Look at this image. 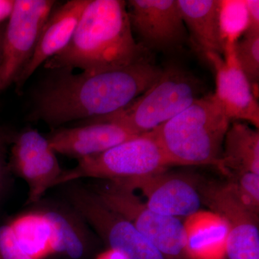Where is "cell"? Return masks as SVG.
Listing matches in <instances>:
<instances>
[{"label": "cell", "instance_id": "9", "mask_svg": "<svg viewBox=\"0 0 259 259\" xmlns=\"http://www.w3.org/2000/svg\"><path fill=\"white\" fill-rule=\"evenodd\" d=\"M197 187L202 203L226 223L228 259H259L258 214L243 203L233 183L210 182Z\"/></svg>", "mask_w": 259, "mask_h": 259}, {"label": "cell", "instance_id": "5", "mask_svg": "<svg viewBox=\"0 0 259 259\" xmlns=\"http://www.w3.org/2000/svg\"><path fill=\"white\" fill-rule=\"evenodd\" d=\"M204 95V83L200 79L181 66L170 65L162 69L151 88L126 108L79 124L114 122L133 134H146L171 120Z\"/></svg>", "mask_w": 259, "mask_h": 259}, {"label": "cell", "instance_id": "6", "mask_svg": "<svg viewBox=\"0 0 259 259\" xmlns=\"http://www.w3.org/2000/svg\"><path fill=\"white\" fill-rule=\"evenodd\" d=\"M168 166L152 133L148 132L79 160L77 166L63 171L54 187L83 178L102 179L123 186L164 171Z\"/></svg>", "mask_w": 259, "mask_h": 259}, {"label": "cell", "instance_id": "16", "mask_svg": "<svg viewBox=\"0 0 259 259\" xmlns=\"http://www.w3.org/2000/svg\"><path fill=\"white\" fill-rule=\"evenodd\" d=\"M89 0H71L53 10L42 27L33 54L15 81L20 93L37 68L69 44Z\"/></svg>", "mask_w": 259, "mask_h": 259}, {"label": "cell", "instance_id": "20", "mask_svg": "<svg viewBox=\"0 0 259 259\" xmlns=\"http://www.w3.org/2000/svg\"><path fill=\"white\" fill-rule=\"evenodd\" d=\"M237 193L243 203L255 213H259V175L243 172L230 176Z\"/></svg>", "mask_w": 259, "mask_h": 259}, {"label": "cell", "instance_id": "23", "mask_svg": "<svg viewBox=\"0 0 259 259\" xmlns=\"http://www.w3.org/2000/svg\"><path fill=\"white\" fill-rule=\"evenodd\" d=\"M14 3L15 1L9 0H0V24L4 23L5 20L9 19L13 12Z\"/></svg>", "mask_w": 259, "mask_h": 259}, {"label": "cell", "instance_id": "15", "mask_svg": "<svg viewBox=\"0 0 259 259\" xmlns=\"http://www.w3.org/2000/svg\"><path fill=\"white\" fill-rule=\"evenodd\" d=\"M138 136L119 124L103 122L55 129L47 139L54 152L79 161Z\"/></svg>", "mask_w": 259, "mask_h": 259}, {"label": "cell", "instance_id": "24", "mask_svg": "<svg viewBox=\"0 0 259 259\" xmlns=\"http://www.w3.org/2000/svg\"><path fill=\"white\" fill-rule=\"evenodd\" d=\"M95 259H125L122 255L120 254L118 252L115 251V250L111 249V248H108L105 251L102 252L100 253Z\"/></svg>", "mask_w": 259, "mask_h": 259}, {"label": "cell", "instance_id": "8", "mask_svg": "<svg viewBox=\"0 0 259 259\" xmlns=\"http://www.w3.org/2000/svg\"><path fill=\"white\" fill-rule=\"evenodd\" d=\"M68 184L65 187L68 203L109 248L125 259H165L131 221L105 205L93 190Z\"/></svg>", "mask_w": 259, "mask_h": 259}, {"label": "cell", "instance_id": "7", "mask_svg": "<svg viewBox=\"0 0 259 259\" xmlns=\"http://www.w3.org/2000/svg\"><path fill=\"white\" fill-rule=\"evenodd\" d=\"M93 191L105 205L131 221L165 259H194L187 228L179 218L153 212L134 191L112 182Z\"/></svg>", "mask_w": 259, "mask_h": 259}, {"label": "cell", "instance_id": "10", "mask_svg": "<svg viewBox=\"0 0 259 259\" xmlns=\"http://www.w3.org/2000/svg\"><path fill=\"white\" fill-rule=\"evenodd\" d=\"M55 4L53 0H15L3 38L0 93L15 82L28 64Z\"/></svg>", "mask_w": 259, "mask_h": 259}, {"label": "cell", "instance_id": "25", "mask_svg": "<svg viewBox=\"0 0 259 259\" xmlns=\"http://www.w3.org/2000/svg\"><path fill=\"white\" fill-rule=\"evenodd\" d=\"M5 28H6V23L0 24V64H1L2 55H3V38H4Z\"/></svg>", "mask_w": 259, "mask_h": 259}, {"label": "cell", "instance_id": "14", "mask_svg": "<svg viewBox=\"0 0 259 259\" xmlns=\"http://www.w3.org/2000/svg\"><path fill=\"white\" fill-rule=\"evenodd\" d=\"M120 186L132 191L139 189L147 199L145 203L148 208L170 217L191 218L198 213L202 204L197 184L182 175L162 171Z\"/></svg>", "mask_w": 259, "mask_h": 259}, {"label": "cell", "instance_id": "19", "mask_svg": "<svg viewBox=\"0 0 259 259\" xmlns=\"http://www.w3.org/2000/svg\"><path fill=\"white\" fill-rule=\"evenodd\" d=\"M233 46L238 65L255 95L259 83V34L243 35Z\"/></svg>", "mask_w": 259, "mask_h": 259}, {"label": "cell", "instance_id": "12", "mask_svg": "<svg viewBox=\"0 0 259 259\" xmlns=\"http://www.w3.org/2000/svg\"><path fill=\"white\" fill-rule=\"evenodd\" d=\"M126 5L133 33L145 47L164 52L178 49L187 40L177 0H130Z\"/></svg>", "mask_w": 259, "mask_h": 259}, {"label": "cell", "instance_id": "2", "mask_svg": "<svg viewBox=\"0 0 259 259\" xmlns=\"http://www.w3.org/2000/svg\"><path fill=\"white\" fill-rule=\"evenodd\" d=\"M122 0H89L66 47L44 64L46 69L98 72L125 67L144 58Z\"/></svg>", "mask_w": 259, "mask_h": 259}, {"label": "cell", "instance_id": "21", "mask_svg": "<svg viewBox=\"0 0 259 259\" xmlns=\"http://www.w3.org/2000/svg\"><path fill=\"white\" fill-rule=\"evenodd\" d=\"M13 135L7 131L0 130V202L4 198L9 188L11 171L8 159V150L12 144Z\"/></svg>", "mask_w": 259, "mask_h": 259}, {"label": "cell", "instance_id": "3", "mask_svg": "<svg viewBox=\"0 0 259 259\" xmlns=\"http://www.w3.org/2000/svg\"><path fill=\"white\" fill-rule=\"evenodd\" d=\"M0 223V259H87L93 250L87 223L71 206L32 204Z\"/></svg>", "mask_w": 259, "mask_h": 259}, {"label": "cell", "instance_id": "17", "mask_svg": "<svg viewBox=\"0 0 259 259\" xmlns=\"http://www.w3.org/2000/svg\"><path fill=\"white\" fill-rule=\"evenodd\" d=\"M177 3L186 28L199 49L204 54L224 56L226 40L221 22L223 1L177 0Z\"/></svg>", "mask_w": 259, "mask_h": 259}, {"label": "cell", "instance_id": "4", "mask_svg": "<svg viewBox=\"0 0 259 259\" xmlns=\"http://www.w3.org/2000/svg\"><path fill=\"white\" fill-rule=\"evenodd\" d=\"M230 121L210 93L151 132L170 166H214L221 170Z\"/></svg>", "mask_w": 259, "mask_h": 259}, {"label": "cell", "instance_id": "1", "mask_svg": "<svg viewBox=\"0 0 259 259\" xmlns=\"http://www.w3.org/2000/svg\"><path fill=\"white\" fill-rule=\"evenodd\" d=\"M34 96L30 120L52 128L90 120L123 110L156 82L162 69L144 57L134 64L98 72L54 70Z\"/></svg>", "mask_w": 259, "mask_h": 259}, {"label": "cell", "instance_id": "18", "mask_svg": "<svg viewBox=\"0 0 259 259\" xmlns=\"http://www.w3.org/2000/svg\"><path fill=\"white\" fill-rule=\"evenodd\" d=\"M221 171L228 176L251 172L259 175V132L246 124L229 126L223 143Z\"/></svg>", "mask_w": 259, "mask_h": 259}, {"label": "cell", "instance_id": "11", "mask_svg": "<svg viewBox=\"0 0 259 259\" xmlns=\"http://www.w3.org/2000/svg\"><path fill=\"white\" fill-rule=\"evenodd\" d=\"M9 166L11 173L26 182L29 205L40 202L64 171L47 138L32 128L13 136Z\"/></svg>", "mask_w": 259, "mask_h": 259}, {"label": "cell", "instance_id": "13", "mask_svg": "<svg viewBox=\"0 0 259 259\" xmlns=\"http://www.w3.org/2000/svg\"><path fill=\"white\" fill-rule=\"evenodd\" d=\"M233 41L226 40L223 57L214 53L204 54L215 71L214 95L230 120L247 121L258 128V102L237 61Z\"/></svg>", "mask_w": 259, "mask_h": 259}, {"label": "cell", "instance_id": "22", "mask_svg": "<svg viewBox=\"0 0 259 259\" xmlns=\"http://www.w3.org/2000/svg\"><path fill=\"white\" fill-rule=\"evenodd\" d=\"M245 13V25L243 35L259 34V1L245 0L243 1Z\"/></svg>", "mask_w": 259, "mask_h": 259}]
</instances>
